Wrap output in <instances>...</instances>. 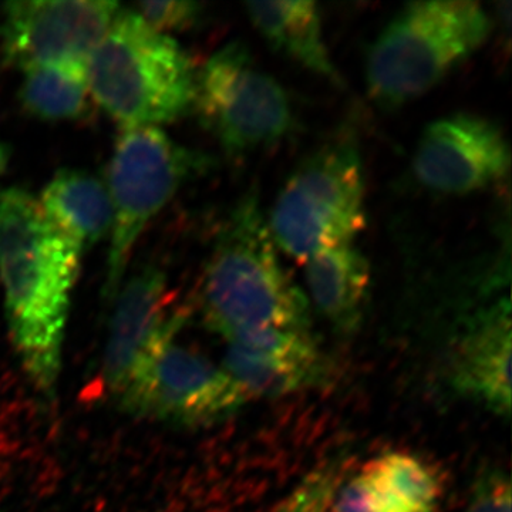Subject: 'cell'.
I'll list each match as a JSON object with an SVG mask.
<instances>
[{
	"instance_id": "21",
	"label": "cell",
	"mask_w": 512,
	"mask_h": 512,
	"mask_svg": "<svg viewBox=\"0 0 512 512\" xmlns=\"http://www.w3.org/2000/svg\"><path fill=\"white\" fill-rule=\"evenodd\" d=\"M512 485L508 473L485 468L474 481L466 512H511Z\"/></svg>"
},
{
	"instance_id": "18",
	"label": "cell",
	"mask_w": 512,
	"mask_h": 512,
	"mask_svg": "<svg viewBox=\"0 0 512 512\" xmlns=\"http://www.w3.org/2000/svg\"><path fill=\"white\" fill-rule=\"evenodd\" d=\"M19 99L26 113L36 119H80L92 99L86 62L39 64L23 70Z\"/></svg>"
},
{
	"instance_id": "4",
	"label": "cell",
	"mask_w": 512,
	"mask_h": 512,
	"mask_svg": "<svg viewBox=\"0 0 512 512\" xmlns=\"http://www.w3.org/2000/svg\"><path fill=\"white\" fill-rule=\"evenodd\" d=\"M490 32V16L480 3H410L370 47L366 62L370 97L386 109L419 99L473 56Z\"/></svg>"
},
{
	"instance_id": "15",
	"label": "cell",
	"mask_w": 512,
	"mask_h": 512,
	"mask_svg": "<svg viewBox=\"0 0 512 512\" xmlns=\"http://www.w3.org/2000/svg\"><path fill=\"white\" fill-rule=\"evenodd\" d=\"M305 279L313 305L333 329L342 335L359 329L369 298L370 265L353 242L306 259Z\"/></svg>"
},
{
	"instance_id": "1",
	"label": "cell",
	"mask_w": 512,
	"mask_h": 512,
	"mask_svg": "<svg viewBox=\"0 0 512 512\" xmlns=\"http://www.w3.org/2000/svg\"><path fill=\"white\" fill-rule=\"evenodd\" d=\"M83 252L23 188L0 194V282L12 343L30 382L55 394Z\"/></svg>"
},
{
	"instance_id": "22",
	"label": "cell",
	"mask_w": 512,
	"mask_h": 512,
	"mask_svg": "<svg viewBox=\"0 0 512 512\" xmlns=\"http://www.w3.org/2000/svg\"><path fill=\"white\" fill-rule=\"evenodd\" d=\"M6 164V150L3 147L2 138H0V175H2L3 170H5Z\"/></svg>"
},
{
	"instance_id": "11",
	"label": "cell",
	"mask_w": 512,
	"mask_h": 512,
	"mask_svg": "<svg viewBox=\"0 0 512 512\" xmlns=\"http://www.w3.org/2000/svg\"><path fill=\"white\" fill-rule=\"evenodd\" d=\"M114 298L104 380L119 396L146 357L177 335L181 318L168 311L167 276L158 266L148 265L130 276Z\"/></svg>"
},
{
	"instance_id": "19",
	"label": "cell",
	"mask_w": 512,
	"mask_h": 512,
	"mask_svg": "<svg viewBox=\"0 0 512 512\" xmlns=\"http://www.w3.org/2000/svg\"><path fill=\"white\" fill-rule=\"evenodd\" d=\"M343 461L316 468L269 512H332L333 501L345 481Z\"/></svg>"
},
{
	"instance_id": "13",
	"label": "cell",
	"mask_w": 512,
	"mask_h": 512,
	"mask_svg": "<svg viewBox=\"0 0 512 512\" xmlns=\"http://www.w3.org/2000/svg\"><path fill=\"white\" fill-rule=\"evenodd\" d=\"M510 299L471 319L448 357V380L461 396L500 417L511 414Z\"/></svg>"
},
{
	"instance_id": "8",
	"label": "cell",
	"mask_w": 512,
	"mask_h": 512,
	"mask_svg": "<svg viewBox=\"0 0 512 512\" xmlns=\"http://www.w3.org/2000/svg\"><path fill=\"white\" fill-rule=\"evenodd\" d=\"M117 397L130 412L191 427L228 419L249 402L224 367L178 345L175 335L146 357Z\"/></svg>"
},
{
	"instance_id": "5",
	"label": "cell",
	"mask_w": 512,
	"mask_h": 512,
	"mask_svg": "<svg viewBox=\"0 0 512 512\" xmlns=\"http://www.w3.org/2000/svg\"><path fill=\"white\" fill-rule=\"evenodd\" d=\"M266 221L276 247L298 261L352 244L366 227L359 148L352 140L333 141L303 160L279 191Z\"/></svg>"
},
{
	"instance_id": "9",
	"label": "cell",
	"mask_w": 512,
	"mask_h": 512,
	"mask_svg": "<svg viewBox=\"0 0 512 512\" xmlns=\"http://www.w3.org/2000/svg\"><path fill=\"white\" fill-rule=\"evenodd\" d=\"M121 8L116 2L19 0L2 6L0 49L19 69L87 62Z\"/></svg>"
},
{
	"instance_id": "10",
	"label": "cell",
	"mask_w": 512,
	"mask_h": 512,
	"mask_svg": "<svg viewBox=\"0 0 512 512\" xmlns=\"http://www.w3.org/2000/svg\"><path fill=\"white\" fill-rule=\"evenodd\" d=\"M511 153L501 128L476 114H451L421 134L413 173L427 190L467 195L503 180Z\"/></svg>"
},
{
	"instance_id": "12",
	"label": "cell",
	"mask_w": 512,
	"mask_h": 512,
	"mask_svg": "<svg viewBox=\"0 0 512 512\" xmlns=\"http://www.w3.org/2000/svg\"><path fill=\"white\" fill-rule=\"evenodd\" d=\"M222 367L249 400L299 392L325 376L309 330H262L229 340Z\"/></svg>"
},
{
	"instance_id": "2",
	"label": "cell",
	"mask_w": 512,
	"mask_h": 512,
	"mask_svg": "<svg viewBox=\"0 0 512 512\" xmlns=\"http://www.w3.org/2000/svg\"><path fill=\"white\" fill-rule=\"evenodd\" d=\"M205 322L232 340L262 330H309V302L286 274L256 191L235 205L201 285Z\"/></svg>"
},
{
	"instance_id": "3",
	"label": "cell",
	"mask_w": 512,
	"mask_h": 512,
	"mask_svg": "<svg viewBox=\"0 0 512 512\" xmlns=\"http://www.w3.org/2000/svg\"><path fill=\"white\" fill-rule=\"evenodd\" d=\"M86 70L93 100L123 128L173 123L194 106L197 73L190 57L134 10H120Z\"/></svg>"
},
{
	"instance_id": "7",
	"label": "cell",
	"mask_w": 512,
	"mask_h": 512,
	"mask_svg": "<svg viewBox=\"0 0 512 512\" xmlns=\"http://www.w3.org/2000/svg\"><path fill=\"white\" fill-rule=\"evenodd\" d=\"M192 109L232 157L275 146L293 126L284 87L242 42L222 46L197 73Z\"/></svg>"
},
{
	"instance_id": "16",
	"label": "cell",
	"mask_w": 512,
	"mask_h": 512,
	"mask_svg": "<svg viewBox=\"0 0 512 512\" xmlns=\"http://www.w3.org/2000/svg\"><path fill=\"white\" fill-rule=\"evenodd\" d=\"M37 201L47 221L82 252L110 234L113 208L109 191L92 174L59 171Z\"/></svg>"
},
{
	"instance_id": "14",
	"label": "cell",
	"mask_w": 512,
	"mask_h": 512,
	"mask_svg": "<svg viewBox=\"0 0 512 512\" xmlns=\"http://www.w3.org/2000/svg\"><path fill=\"white\" fill-rule=\"evenodd\" d=\"M443 483L434 468L402 451L370 458L348 481H343L332 512H436Z\"/></svg>"
},
{
	"instance_id": "17",
	"label": "cell",
	"mask_w": 512,
	"mask_h": 512,
	"mask_svg": "<svg viewBox=\"0 0 512 512\" xmlns=\"http://www.w3.org/2000/svg\"><path fill=\"white\" fill-rule=\"evenodd\" d=\"M245 9L252 25L276 52L318 76L339 82L338 70L330 59L323 36L322 15L315 2H251Z\"/></svg>"
},
{
	"instance_id": "6",
	"label": "cell",
	"mask_w": 512,
	"mask_h": 512,
	"mask_svg": "<svg viewBox=\"0 0 512 512\" xmlns=\"http://www.w3.org/2000/svg\"><path fill=\"white\" fill-rule=\"evenodd\" d=\"M210 165V158L181 146L160 127L123 128L107 171L113 222L104 281L106 296L119 292L144 229L185 183Z\"/></svg>"
},
{
	"instance_id": "20",
	"label": "cell",
	"mask_w": 512,
	"mask_h": 512,
	"mask_svg": "<svg viewBox=\"0 0 512 512\" xmlns=\"http://www.w3.org/2000/svg\"><path fill=\"white\" fill-rule=\"evenodd\" d=\"M134 12L157 32L170 35L194 28L202 15L200 3L191 0H171V2H141Z\"/></svg>"
}]
</instances>
